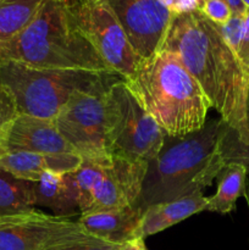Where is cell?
<instances>
[{"mask_svg": "<svg viewBox=\"0 0 249 250\" xmlns=\"http://www.w3.org/2000/svg\"><path fill=\"white\" fill-rule=\"evenodd\" d=\"M10 151H31L48 155H78L61 136L54 120L19 115L12 122L0 149V155Z\"/></svg>", "mask_w": 249, "mask_h": 250, "instance_id": "cell-12", "label": "cell"}, {"mask_svg": "<svg viewBox=\"0 0 249 250\" xmlns=\"http://www.w3.org/2000/svg\"><path fill=\"white\" fill-rule=\"evenodd\" d=\"M242 1H243V4L246 5L247 9H249V0H242Z\"/></svg>", "mask_w": 249, "mask_h": 250, "instance_id": "cell-31", "label": "cell"}, {"mask_svg": "<svg viewBox=\"0 0 249 250\" xmlns=\"http://www.w3.org/2000/svg\"><path fill=\"white\" fill-rule=\"evenodd\" d=\"M202 1L203 0H176L172 9H171V12L175 16H177V15H185L198 11L200 5H202Z\"/></svg>", "mask_w": 249, "mask_h": 250, "instance_id": "cell-27", "label": "cell"}, {"mask_svg": "<svg viewBox=\"0 0 249 250\" xmlns=\"http://www.w3.org/2000/svg\"><path fill=\"white\" fill-rule=\"evenodd\" d=\"M17 116H19V111H17L16 104H15L11 94L0 85V149L6 138L12 122Z\"/></svg>", "mask_w": 249, "mask_h": 250, "instance_id": "cell-21", "label": "cell"}, {"mask_svg": "<svg viewBox=\"0 0 249 250\" xmlns=\"http://www.w3.org/2000/svg\"><path fill=\"white\" fill-rule=\"evenodd\" d=\"M161 50L180 59L200 85L210 107L228 126L222 149L248 146L249 71L216 24L199 11L173 16Z\"/></svg>", "mask_w": 249, "mask_h": 250, "instance_id": "cell-1", "label": "cell"}, {"mask_svg": "<svg viewBox=\"0 0 249 250\" xmlns=\"http://www.w3.org/2000/svg\"><path fill=\"white\" fill-rule=\"evenodd\" d=\"M247 171H248V175H249V170H247Z\"/></svg>", "mask_w": 249, "mask_h": 250, "instance_id": "cell-32", "label": "cell"}, {"mask_svg": "<svg viewBox=\"0 0 249 250\" xmlns=\"http://www.w3.org/2000/svg\"><path fill=\"white\" fill-rule=\"evenodd\" d=\"M148 163L111 155L105 164L92 211L136 205L141 195Z\"/></svg>", "mask_w": 249, "mask_h": 250, "instance_id": "cell-11", "label": "cell"}, {"mask_svg": "<svg viewBox=\"0 0 249 250\" xmlns=\"http://www.w3.org/2000/svg\"><path fill=\"white\" fill-rule=\"evenodd\" d=\"M247 122H248L249 131V94H248V105H247ZM224 158L226 163H238L246 166L249 170V143L247 146H239V148H228L222 149Z\"/></svg>", "mask_w": 249, "mask_h": 250, "instance_id": "cell-25", "label": "cell"}, {"mask_svg": "<svg viewBox=\"0 0 249 250\" xmlns=\"http://www.w3.org/2000/svg\"><path fill=\"white\" fill-rule=\"evenodd\" d=\"M238 56L242 60L243 65L249 71V9L244 15V29L243 37H242V43L239 46Z\"/></svg>", "mask_w": 249, "mask_h": 250, "instance_id": "cell-26", "label": "cell"}, {"mask_svg": "<svg viewBox=\"0 0 249 250\" xmlns=\"http://www.w3.org/2000/svg\"><path fill=\"white\" fill-rule=\"evenodd\" d=\"M243 197L246 198L247 204H248V208H249V175H248V177H247V182H246V190H244Z\"/></svg>", "mask_w": 249, "mask_h": 250, "instance_id": "cell-30", "label": "cell"}, {"mask_svg": "<svg viewBox=\"0 0 249 250\" xmlns=\"http://www.w3.org/2000/svg\"><path fill=\"white\" fill-rule=\"evenodd\" d=\"M111 155L149 163L163 148L165 132L129 90L124 80L110 88Z\"/></svg>", "mask_w": 249, "mask_h": 250, "instance_id": "cell-7", "label": "cell"}, {"mask_svg": "<svg viewBox=\"0 0 249 250\" xmlns=\"http://www.w3.org/2000/svg\"><path fill=\"white\" fill-rule=\"evenodd\" d=\"M78 28L112 72L131 77L142 60L132 48L109 0H70Z\"/></svg>", "mask_w": 249, "mask_h": 250, "instance_id": "cell-8", "label": "cell"}, {"mask_svg": "<svg viewBox=\"0 0 249 250\" xmlns=\"http://www.w3.org/2000/svg\"><path fill=\"white\" fill-rule=\"evenodd\" d=\"M143 212L138 205L112 208L81 215L77 222L89 236L122 246L136 238Z\"/></svg>", "mask_w": 249, "mask_h": 250, "instance_id": "cell-13", "label": "cell"}, {"mask_svg": "<svg viewBox=\"0 0 249 250\" xmlns=\"http://www.w3.org/2000/svg\"><path fill=\"white\" fill-rule=\"evenodd\" d=\"M80 155H48L31 151H10L0 155V168L21 180L37 182L45 172L71 173L82 164Z\"/></svg>", "mask_w": 249, "mask_h": 250, "instance_id": "cell-14", "label": "cell"}, {"mask_svg": "<svg viewBox=\"0 0 249 250\" xmlns=\"http://www.w3.org/2000/svg\"><path fill=\"white\" fill-rule=\"evenodd\" d=\"M248 171L238 163H227L216 177L217 189L208 199L205 211L226 215L234 210L237 200L243 197Z\"/></svg>", "mask_w": 249, "mask_h": 250, "instance_id": "cell-17", "label": "cell"}, {"mask_svg": "<svg viewBox=\"0 0 249 250\" xmlns=\"http://www.w3.org/2000/svg\"><path fill=\"white\" fill-rule=\"evenodd\" d=\"M88 236L77 221L37 209L0 216V250H53Z\"/></svg>", "mask_w": 249, "mask_h": 250, "instance_id": "cell-9", "label": "cell"}, {"mask_svg": "<svg viewBox=\"0 0 249 250\" xmlns=\"http://www.w3.org/2000/svg\"><path fill=\"white\" fill-rule=\"evenodd\" d=\"M119 250H148L145 244H144V239L142 238H134L132 241L126 242L120 247Z\"/></svg>", "mask_w": 249, "mask_h": 250, "instance_id": "cell-28", "label": "cell"}, {"mask_svg": "<svg viewBox=\"0 0 249 250\" xmlns=\"http://www.w3.org/2000/svg\"><path fill=\"white\" fill-rule=\"evenodd\" d=\"M107 161L109 160H83L80 167L75 172H72L76 187H77L81 215L87 214L92 210L98 188H99L100 182L103 180V175H104L105 164Z\"/></svg>", "mask_w": 249, "mask_h": 250, "instance_id": "cell-20", "label": "cell"}, {"mask_svg": "<svg viewBox=\"0 0 249 250\" xmlns=\"http://www.w3.org/2000/svg\"><path fill=\"white\" fill-rule=\"evenodd\" d=\"M225 1L231 7L233 15H246V12L248 11V9H247V6L243 4L242 0H225Z\"/></svg>", "mask_w": 249, "mask_h": 250, "instance_id": "cell-29", "label": "cell"}, {"mask_svg": "<svg viewBox=\"0 0 249 250\" xmlns=\"http://www.w3.org/2000/svg\"><path fill=\"white\" fill-rule=\"evenodd\" d=\"M111 87L77 92L54 119L61 136L83 160L106 161L111 158Z\"/></svg>", "mask_w": 249, "mask_h": 250, "instance_id": "cell-6", "label": "cell"}, {"mask_svg": "<svg viewBox=\"0 0 249 250\" xmlns=\"http://www.w3.org/2000/svg\"><path fill=\"white\" fill-rule=\"evenodd\" d=\"M33 189L36 208H46L54 216L65 219L80 212L77 187L72 172H45L33 182Z\"/></svg>", "mask_w": 249, "mask_h": 250, "instance_id": "cell-16", "label": "cell"}, {"mask_svg": "<svg viewBox=\"0 0 249 250\" xmlns=\"http://www.w3.org/2000/svg\"><path fill=\"white\" fill-rule=\"evenodd\" d=\"M208 199L209 198L204 197L203 192H198L145 208L136 232V238L145 239L146 237L159 233L192 215L205 211Z\"/></svg>", "mask_w": 249, "mask_h": 250, "instance_id": "cell-15", "label": "cell"}, {"mask_svg": "<svg viewBox=\"0 0 249 250\" xmlns=\"http://www.w3.org/2000/svg\"><path fill=\"white\" fill-rule=\"evenodd\" d=\"M120 247L121 246L119 244H112L95 237L88 236L85 238L63 244L53 250H119Z\"/></svg>", "mask_w": 249, "mask_h": 250, "instance_id": "cell-24", "label": "cell"}, {"mask_svg": "<svg viewBox=\"0 0 249 250\" xmlns=\"http://www.w3.org/2000/svg\"><path fill=\"white\" fill-rule=\"evenodd\" d=\"M222 38L225 39L229 48L238 55L239 46L242 43L244 29V15H232L231 19L222 26H217Z\"/></svg>", "mask_w": 249, "mask_h": 250, "instance_id": "cell-23", "label": "cell"}, {"mask_svg": "<svg viewBox=\"0 0 249 250\" xmlns=\"http://www.w3.org/2000/svg\"><path fill=\"white\" fill-rule=\"evenodd\" d=\"M44 0H0V42L11 39L32 21Z\"/></svg>", "mask_w": 249, "mask_h": 250, "instance_id": "cell-19", "label": "cell"}, {"mask_svg": "<svg viewBox=\"0 0 249 250\" xmlns=\"http://www.w3.org/2000/svg\"><path fill=\"white\" fill-rule=\"evenodd\" d=\"M36 210L33 182L15 177L0 168V216Z\"/></svg>", "mask_w": 249, "mask_h": 250, "instance_id": "cell-18", "label": "cell"}, {"mask_svg": "<svg viewBox=\"0 0 249 250\" xmlns=\"http://www.w3.org/2000/svg\"><path fill=\"white\" fill-rule=\"evenodd\" d=\"M0 60L37 68L112 72L83 36L63 0H44L20 33L0 42Z\"/></svg>", "mask_w": 249, "mask_h": 250, "instance_id": "cell-4", "label": "cell"}, {"mask_svg": "<svg viewBox=\"0 0 249 250\" xmlns=\"http://www.w3.org/2000/svg\"><path fill=\"white\" fill-rule=\"evenodd\" d=\"M124 80L114 72L37 68L0 60V85L11 94L19 115L54 120L77 92L111 87Z\"/></svg>", "mask_w": 249, "mask_h": 250, "instance_id": "cell-5", "label": "cell"}, {"mask_svg": "<svg viewBox=\"0 0 249 250\" xmlns=\"http://www.w3.org/2000/svg\"><path fill=\"white\" fill-rule=\"evenodd\" d=\"M227 127L221 119H214L193 133L165 136L163 148L146 166L136 205L144 210L209 187L227 164L222 151Z\"/></svg>", "mask_w": 249, "mask_h": 250, "instance_id": "cell-2", "label": "cell"}, {"mask_svg": "<svg viewBox=\"0 0 249 250\" xmlns=\"http://www.w3.org/2000/svg\"><path fill=\"white\" fill-rule=\"evenodd\" d=\"M124 83L166 136H186L207 124L209 102L173 53L160 50L142 61Z\"/></svg>", "mask_w": 249, "mask_h": 250, "instance_id": "cell-3", "label": "cell"}, {"mask_svg": "<svg viewBox=\"0 0 249 250\" xmlns=\"http://www.w3.org/2000/svg\"><path fill=\"white\" fill-rule=\"evenodd\" d=\"M132 48L142 61L163 49L175 15L158 0H109Z\"/></svg>", "mask_w": 249, "mask_h": 250, "instance_id": "cell-10", "label": "cell"}, {"mask_svg": "<svg viewBox=\"0 0 249 250\" xmlns=\"http://www.w3.org/2000/svg\"><path fill=\"white\" fill-rule=\"evenodd\" d=\"M198 11L216 26L225 24L233 15L225 0H203Z\"/></svg>", "mask_w": 249, "mask_h": 250, "instance_id": "cell-22", "label": "cell"}]
</instances>
